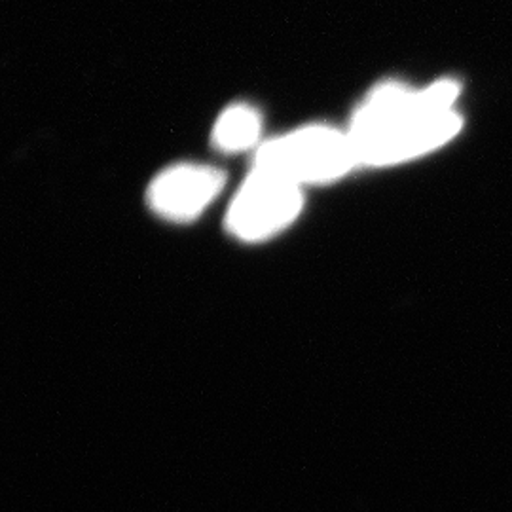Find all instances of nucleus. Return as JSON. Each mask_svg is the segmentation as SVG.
Segmentation results:
<instances>
[{
    "mask_svg": "<svg viewBox=\"0 0 512 512\" xmlns=\"http://www.w3.org/2000/svg\"><path fill=\"white\" fill-rule=\"evenodd\" d=\"M458 95L454 80L420 92L395 82L374 88L349 122L359 165L401 164L450 141L461 129V116L452 110Z\"/></svg>",
    "mask_w": 512,
    "mask_h": 512,
    "instance_id": "f257e3e1",
    "label": "nucleus"
},
{
    "mask_svg": "<svg viewBox=\"0 0 512 512\" xmlns=\"http://www.w3.org/2000/svg\"><path fill=\"white\" fill-rule=\"evenodd\" d=\"M359 167L348 131L313 124L256 148L253 169L300 188L338 183Z\"/></svg>",
    "mask_w": 512,
    "mask_h": 512,
    "instance_id": "f03ea898",
    "label": "nucleus"
},
{
    "mask_svg": "<svg viewBox=\"0 0 512 512\" xmlns=\"http://www.w3.org/2000/svg\"><path fill=\"white\" fill-rule=\"evenodd\" d=\"M304 209V188L251 169L230 203L226 228L243 243H262L285 232Z\"/></svg>",
    "mask_w": 512,
    "mask_h": 512,
    "instance_id": "7ed1b4c3",
    "label": "nucleus"
},
{
    "mask_svg": "<svg viewBox=\"0 0 512 512\" xmlns=\"http://www.w3.org/2000/svg\"><path fill=\"white\" fill-rule=\"evenodd\" d=\"M226 175L213 165L177 164L154 177L147 190L148 207L169 222L200 219L224 190Z\"/></svg>",
    "mask_w": 512,
    "mask_h": 512,
    "instance_id": "20e7f679",
    "label": "nucleus"
},
{
    "mask_svg": "<svg viewBox=\"0 0 512 512\" xmlns=\"http://www.w3.org/2000/svg\"><path fill=\"white\" fill-rule=\"evenodd\" d=\"M262 133L260 112L247 103H234L224 110L213 128V145L224 154H239L258 148Z\"/></svg>",
    "mask_w": 512,
    "mask_h": 512,
    "instance_id": "39448f33",
    "label": "nucleus"
}]
</instances>
